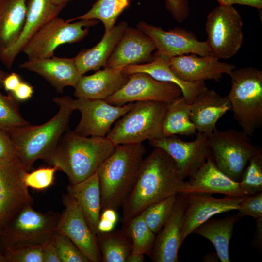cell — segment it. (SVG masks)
Returning a JSON list of instances; mask_svg holds the SVG:
<instances>
[{
	"label": "cell",
	"mask_w": 262,
	"mask_h": 262,
	"mask_svg": "<svg viewBox=\"0 0 262 262\" xmlns=\"http://www.w3.org/2000/svg\"><path fill=\"white\" fill-rule=\"evenodd\" d=\"M128 27L124 21L115 25L94 47L81 50L73 58L77 68L83 75L88 71L98 70L105 64Z\"/></svg>",
	"instance_id": "27"
},
{
	"label": "cell",
	"mask_w": 262,
	"mask_h": 262,
	"mask_svg": "<svg viewBox=\"0 0 262 262\" xmlns=\"http://www.w3.org/2000/svg\"><path fill=\"white\" fill-rule=\"evenodd\" d=\"M227 96L233 117L242 131L252 136L262 126V71L253 67L234 69Z\"/></svg>",
	"instance_id": "5"
},
{
	"label": "cell",
	"mask_w": 262,
	"mask_h": 262,
	"mask_svg": "<svg viewBox=\"0 0 262 262\" xmlns=\"http://www.w3.org/2000/svg\"><path fill=\"white\" fill-rule=\"evenodd\" d=\"M149 142L151 146L163 149L172 158L184 179L193 175L211 156L208 136L200 132L193 141H185L173 135Z\"/></svg>",
	"instance_id": "16"
},
{
	"label": "cell",
	"mask_w": 262,
	"mask_h": 262,
	"mask_svg": "<svg viewBox=\"0 0 262 262\" xmlns=\"http://www.w3.org/2000/svg\"><path fill=\"white\" fill-rule=\"evenodd\" d=\"M18 160L17 149L9 133L0 130V164L9 165Z\"/></svg>",
	"instance_id": "42"
},
{
	"label": "cell",
	"mask_w": 262,
	"mask_h": 262,
	"mask_svg": "<svg viewBox=\"0 0 262 262\" xmlns=\"http://www.w3.org/2000/svg\"><path fill=\"white\" fill-rule=\"evenodd\" d=\"M189 177L186 192L219 193L236 197L248 196L241 189L238 182L217 167L211 156Z\"/></svg>",
	"instance_id": "24"
},
{
	"label": "cell",
	"mask_w": 262,
	"mask_h": 262,
	"mask_svg": "<svg viewBox=\"0 0 262 262\" xmlns=\"http://www.w3.org/2000/svg\"><path fill=\"white\" fill-rule=\"evenodd\" d=\"M60 215L39 212L32 205L25 207L0 231V246H44L52 239Z\"/></svg>",
	"instance_id": "9"
},
{
	"label": "cell",
	"mask_w": 262,
	"mask_h": 262,
	"mask_svg": "<svg viewBox=\"0 0 262 262\" xmlns=\"http://www.w3.org/2000/svg\"><path fill=\"white\" fill-rule=\"evenodd\" d=\"M239 182L240 188L248 195L262 192V150L258 147L249 160Z\"/></svg>",
	"instance_id": "36"
},
{
	"label": "cell",
	"mask_w": 262,
	"mask_h": 262,
	"mask_svg": "<svg viewBox=\"0 0 262 262\" xmlns=\"http://www.w3.org/2000/svg\"><path fill=\"white\" fill-rule=\"evenodd\" d=\"M27 172L19 161L0 164V231L23 208L33 205V198L23 182Z\"/></svg>",
	"instance_id": "13"
},
{
	"label": "cell",
	"mask_w": 262,
	"mask_h": 262,
	"mask_svg": "<svg viewBox=\"0 0 262 262\" xmlns=\"http://www.w3.org/2000/svg\"><path fill=\"white\" fill-rule=\"evenodd\" d=\"M115 147L106 137H85L68 131L47 164L64 172L70 184H75L96 173Z\"/></svg>",
	"instance_id": "3"
},
{
	"label": "cell",
	"mask_w": 262,
	"mask_h": 262,
	"mask_svg": "<svg viewBox=\"0 0 262 262\" xmlns=\"http://www.w3.org/2000/svg\"><path fill=\"white\" fill-rule=\"evenodd\" d=\"M188 185L172 158L155 147L144 158L136 181L122 205V225L149 205L185 192Z\"/></svg>",
	"instance_id": "1"
},
{
	"label": "cell",
	"mask_w": 262,
	"mask_h": 262,
	"mask_svg": "<svg viewBox=\"0 0 262 262\" xmlns=\"http://www.w3.org/2000/svg\"><path fill=\"white\" fill-rule=\"evenodd\" d=\"M21 82L19 76L15 72H12L5 77L2 84L6 91L13 92Z\"/></svg>",
	"instance_id": "46"
},
{
	"label": "cell",
	"mask_w": 262,
	"mask_h": 262,
	"mask_svg": "<svg viewBox=\"0 0 262 262\" xmlns=\"http://www.w3.org/2000/svg\"><path fill=\"white\" fill-rule=\"evenodd\" d=\"M52 3L58 5L65 6L66 4L72 0H50Z\"/></svg>",
	"instance_id": "52"
},
{
	"label": "cell",
	"mask_w": 262,
	"mask_h": 262,
	"mask_svg": "<svg viewBox=\"0 0 262 262\" xmlns=\"http://www.w3.org/2000/svg\"><path fill=\"white\" fill-rule=\"evenodd\" d=\"M256 220V230L253 240V245L260 250L262 246V218Z\"/></svg>",
	"instance_id": "48"
},
{
	"label": "cell",
	"mask_w": 262,
	"mask_h": 262,
	"mask_svg": "<svg viewBox=\"0 0 262 262\" xmlns=\"http://www.w3.org/2000/svg\"><path fill=\"white\" fill-rule=\"evenodd\" d=\"M73 99L68 96L54 98L59 109L50 120L9 133L16 145L18 160L28 172L37 160L48 163L60 138L68 131L70 118L75 110Z\"/></svg>",
	"instance_id": "4"
},
{
	"label": "cell",
	"mask_w": 262,
	"mask_h": 262,
	"mask_svg": "<svg viewBox=\"0 0 262 262\" xmlns=\"http://www.w3.org/2000/svg\"><path fill=\"white\" fill-rule=\"evenodd\" d=\"M242 217L238 214L220 219H209L193 231L212 242L221 262H230L229 244L235 223Z\"/></svg>",
	"instance_id": "30"
},
{
	"label": "cell",
	"mask_w": 262,
	"mask_h": 262,
	"mask_svg": "<svg viewBox=\"0 0 262 262\" xmlns=\"http://www.w3.org/2000/svg\"><path fill=\"white\" fill-rule=\"evenodd\" d=\"M8 74L7 72L0 69V87L3 86V81Z\"/></svg>",
	"instance_id": "53"
},
{
	"label": "cell",
	"mask_w": 262,
	"mask_h": 262,
	"mask_svg": "<svg viewBox=\"0 0 262 262\" xmlns=\"http://www.w3.org/2000/svg\"><path fill=\"white\" fill-rule=\"evenodd\" d=\"M27 0H0V52L11 47L23 27Z\"/></svg>",
	"instance_id": "29"
},
{
	"label": "cell",
	"mask_w": 262,
	"mask_h": 262,
	"mask_svg": "<svg viewBox=\"0 0 262 262\" xmlns=\"http://www.w3.org/2000/svg\"><path fill=\"white\" fill-rule=\"evenodd\" d=\"M211 156L217 167L239 182L242 174L258 146L243 131L216 129L208 136Z\"/></svg>",
	"instance_id": "7"
},
{
	"label": "cell",
	"mask_w": 262,
	"mask_h": 262,
	"mask_svg": "<svg viewBox=\"0 0 262 262\" xmlns=\"http://www.w3.org/2000/svg\"><path fill=\"white\" fill-rule=\"evenodd\" d=\"M137 28L153 40L156 50L154 56L171 58L188 54H210L206 41L199 40L193 32L186 29L175 27L164 31L144 21L139 22Z\"/></svg>",
	"instance_id": "14"
},
{
	"label": "cell",
	"mask_w": 262,
	"mask_h": 262,
	"mask_svg": "<svg viewBox=\"0 0 262 262\" xmlns=\"http://www.w3.org/2000/svg\"><path fill=\"white\" fill-rule=\"evenodd\" d=\"M133 104L134 102H130L115 106L102 99H73L74 109L80 112L81 118L73 131L85 137H106L112 125L127 113Z\"/></svg>",
	"instance_id": "12"
},
{
	"label": "cell",
	"mask_w": 262,
	"mask_h": 262,
	"mask_svg": "<svg viewBox=\"0 0 262 262\" xmlns=\"http://www.w3.org/2000/svg\"><path fill=\"white\" fill-rule=\"evenodd\" d=\"M21 68L35 72L48 81L58 93L67 86L74 88L82 76L78 70L73 58L54 56L35 60H27L20 65Z\"/></svg>",
	"instance_id": "22"
},
{
	"label": "cell",
	"mask_w": 262,
	"mask_h": 262,
	"mask_svg": "<svg viewBox=\"0 0 262 262\" xmlns=\"http://www.w3.org/2000/svg\"><path fill=\"white\" fill-rule=\"evenodd\" d=\"M129 76L121 68H104L88 76H82L75 88L77 98L105 100L121 89Z\"/></svg>",
	"instance_id": "25"
},
{
	"label": "cell",
	"mask_w": 262,
	"mask_h": 262,
	"mask_svg": "<svg viewBox=\"0 0 262 262\" xmlns=\"http://www.w3.org/2000/svg\"><path fill=\"white\" fill-rule=\"evenodd\" d=\"M238 210L241 217L248 215L255 219L262 218V192L246 196L240 203Z\"/></svg>",
	"instance_id": "41"
},
{
	"label": "cell",
	"mask_w": 262,
	"mask_h": 262,
	"mask_svg": "<svg viewBox=\"0 0 262 262\" xmlns=\"http://www.w3.org/2000/svg\"><path fill=\"white\" fill-rule=\"evenodd\" d=\"M131 0H98L86 13L77 17L67 20L74 21L82 19H96L101 21L105 33L115 26L118 16L129 5Z\"/></svg>",
	"instance_id": "33"
},
{
	"label": "cell",
	"mask_w": 262,
	"mask_h": 262,
	"mask_svg": "<svg viewBox=\"0 0 262 262\" xmlns=\"http://www.w3.org/2000/svg\"><path fill=\"white\" fill-rule=\"evenodd\" d=\"M229 110L231 105L227 96L207 88L191 103L190 118L196 131L208 136L217 129L219 119Z\"/></svg>",
	"instance_id": "23"
},
{
	"label": "cell",
	"mask_w": 262,
	"mask_h": 262,
	"mask_svg": "<svg viewBox=\"0 0 262 262\" xmlns=\"http://www.w3.org/2000/svg\"><path fill=\"white\" fill-rule=\"evenodd\" d=\"M165 6L173 18L179 23L183 22L190 13L189 0H165Z\"/></svg>",
	"instance_id": "43"
},
{
	"label": "cell",
	"mask_w": 262,
	"mask_h": 262,
	"mask_svg": "<svg viewBox=\"0 0 262 262\" xmlns=\"http://www.w3.org/2000/svg\"><path fill=\"white\" fill-rule=\"evenodd\" d=\"M190 114L191 104L182 96L168 103L163 122V137L196 134Z\"/></svg>",
	"instance_id": "31"
},
{
	"label": "cell",
	"mask_w": 262,
	"mask_h": 262,
	"mask_svg": "<svg viewBox=\"0 0 262 262\" xmlns=\"http://www.w3.org/2000/svg\"><path fill=\"white\" fill-rule=\"evenodd\" d=\"M219 5L240 4L251 6L261 10L262 0H217Z\"/></svg>",
	"instance_id": "47"
},
{
	"label": "cell",
	"mask_w": 262,
	"mask_h": 262,
	"mask_svg": "<svg viewBox=\"0 0 262 262\" xmlns=\"http://www.w3.org/2000/svg\"><path fill=\"white\" fill-rule=\"evenodd\" d=\"M128 75V82L106 102L115 106L148 101L170 103L182 96L180 88L173 83L157 81L145 73Z\"/></svg>",
	"instance_id": "11"
},
{
	"label": "cell",
	"mask_w": 262,
	"mask_h": 262,
	"mask_svg": "<svg viewBox=\"0 0 262 262\" xmlns=\"http://www.w3.org/2000/svg\"><path fill=\"white\" fill-rule=\"evenodd\" d=\"M100 218L116 224L118 219L116 211L112 209H105L101 211Z\"/></svg>",
	"instance_id": "50"
},
{
	"label": "cell",
	"mask_w": 262,
	"mask_h": 262,
	"mask_svg": "<svg viewBox=\"0 0 262 262\" xmlns=\"http://www.w3.org/2000/svg\"><path fill=\"white\" fill-rule=\"evenodd\" d=\"M15 99L11 93L6 96L0 91V130L8 133L31 125L21 115Z\"/></svg>",
	"instance_id": "35"
},
{
	"label": "cell",
	"mask_w": 262,
	"mask_h": 262,
	"mask_svg": "<svg viewBox=\"0 0 262 262\" xmlns=\"http://www.w3.org/2000/svg\"><path fill=\"white\" fill-rule=\"evenodd\" d=\"M58 170L57 167L51 166L41 167L31 172H27L23 177L26 187L36 190H44L53 184L54 175Z\"/></svg>",
	"instance_id": "40"
},
{
	"label": "cell",
	"mask_w": 262,
	"mask_h": 262,
	"mask_svg": "<svg viewBox=\"0 0 262 262\" xmlns=\"http://www.w3.org/2000/svg\"><path fill=\"white\" fill-rule=\"evenodd\" d=\"M52 240L61 262H90L86 255L65 235L54 231Z\"/></svg>",
	"instance_id": "39"
},
{
	"label": "cell",
	"mask_w": 262,
	"mask_h": 262,
	"mask_svg": "<svg viewBox=\"0 0 262 262\" xmlns=\"http://www.w3.org/2000/svg\"><path fill=\"white\" fill-rule=\"evenodd\" d=\"M67 191L79 206L92 232L97 235L101 212V192L97 173L76 184H70Z\"/></svg>",
	"instance_id": "28"
},
{
	"label": "cell",
	"mask_w": 262,
	"mask_h": 262,
	"mask_svg": "<svg viewBox=\"0 0 262 262\" xmlns=\"http://www.w3.org/2000/svg\"><path fill=\"white\" fill-rule=\"evenodd\" d=\"M103 262H125L132 250V241L124 230L99 232L97 234Z\"/></svg>",
	"instance_id": "32"
},
{
	"label": "cell",
	"mask_w": 262,
	"mask_h": 262,
	"mask_svg": "<svg viewBox=\"0 0 262 262\" xmlns=\"http://www.w3.org/2000/svg\"><path fill=\"white\" fill-rule=\"evenodd\" d=\"M245 196H227L223 198H216L210 193H188L187 205L183 218L180 236L181 245L197 227L212 216L238 210L240 203Z\"/></svg>",
	"instance_id": "17"
},
{
	"label": "cell",
	"mask_w": 262,
	"mask_h": 262,
	"mask_svg": "<svg viewBox=\"0 0 262 262\" xmlns=\"http://www.w3.org/2000/svg\"><path fill=\"white\" fill-rule=\"evenodd\" d=\"M210 54L219 60L234 56L244 40L243 21L232 5H219L208 14L205 22Z\"/></svg>",
	"instance_id": "8"
},
{
	"label": "cell",
	"mask_w": 262,
	"mask_h": 262,
	"mask_svg": "<svg viewBox=\"0 0 262 262\" xmlns=\"http://www.w3.org/2000/svg\"><path fill=\"white\" fill-rule=\"evenodd\" d=\"M187 199V192H181L177 195L176 202L169 218L156 235L150 256L153 262H179L178 252L181 246L180 236Z\"/></svg>",
	"instance_id": "20"
},
{
	"label": "cell",
	"mask_w": 262,
	"mask_h": 262,
	"mask_svg": "<svg viewBox=\"0 0 262 262\" xmlns=\"http://www.w3.org/2000/svg\"><path fill=\"white\" fill-rule=\"evenodd\" d=\"M43 246L17 245L6 246L3 254L6 262H43Z\"/></svg>",
	"instance_id": "38"
},
{
	"label": "cell",
	"mask_w": 262,
	"mask_h": 262,
	"mask_svg": "<svg viewBox=\"0 0 262 262\" xmlns=\"http://www.w3.org/2000/svg\"><path fill=\"white\" fill-rule=\"evenodd\" d=\"M145 255L131 252L127 256L125 262H143Z\"/></svg>",
	"instance_id": "51"
},
{
	"label": "cell",
	"mask_w": 262,
	"mask_h": 262,
	"mask_svg": "<svg viewBox=\"0 0 262 262\" xmlns=\"http://www.w3.org/2000/svg\"><path fill=\"white\" fill-rule=\"evenodd\" d=\"M122 226V229L131 240V252L150 257L156 235L149 228L142 214L136 216Z\"/></svg>",
	"instance_id": "34"
},
{
	"label": "cell",
	"mask_w": 262,
	"mask_h": 262,
	"mask_svg": "<svg viewBox=\"0 0 262 262\" xmlns=\"http://www.w3.org/2000/svg\"><path fill=\"white\" fill-rule=\"evenodd\" d=\"M64 7L50 0H27L26 16L19 36L11 47L0 52V60L7 68H11L16 57L38 30L57 17Z\"/></svg>",
	"instance_id": "18"
},
{
	"label": "cell",
	"mask_w": 262,
	"mask_h": 262,
	"mask_svg": "<svg viewBox=\"0 0 262 262\" xmlns=\"http://www.w3.org/2000/svg\"><path fill=\"white\" fill-rule=\"evenodd\" d=\"M43 262H61L52 238L49 242L43 246Z\"/></svg>",
	"instance_id": "44"
},
{
	"label": "cell",
	"mask_w": 262,
	"mask_h": 262,
	"mask_svg": "<svg viewBox=\"0 0 262 262\" xmlns=\"http://www.w3.org/2000/svg\"><path fill=\"white\" fill-rule=\"evenodd\" d=\"M98 23L96 19H82L71 23L56 17L38 30L22 52L28 60L50 58L54 56L58 46L81 41L88 34L89 28Z\"/></svg>",
	"instance_id": "10"
},
{
	"label": "cell",
	"mask_w": 262,
	"mask_h": 262,
	"mask_svg": "<svg viewBox=\"0 0 262 262\" xmlns=\"http://www.w3.org/2000/svg\"><path fill=\"white\" fill-rule=\"evenodd\" d=\"M63 199L65 209L54 231L68 237L90 262H102L97 235L91 231L79 206L67 193Z\"/></svg>",
	"instance_id": "15"
},
{
	"label": "cell",
	"mask_w": 262,
	"mask_h": 262,
	"mask_svg": "<svg viewBox=\"0 0 262 262\" xmlns=\"http://www.w3.org/2000/svg\"><path fill=\"white\" fill-rule=\"evenodd\" d=\"M172 71L181 80L187 82H219L225 74L229 75L236 68L231 63L221 62L213 56L196 54L182 55L170 59Z\"/></svg>",
	"instance_id": "19"
},
{
	"label": "cell",
	"mask_w": 262,
	"mask_h": 262,
	"mask_svg": "<svg viewBox=\"0 0 262 262\" xmlns=\"http://www.w3.org/2000/svg\"><path fill=\"white\" fill-rule=\"evenodd\" d=\"M115 224L111 221L99 218L98 226V233L111 231L113 230Z\"/></svg>",
	"instance_id": "49"
},
{
	"label": "cell",
	"mask_w": 262,
	"mask_h": 262,
	"mask_svg": "<svg viewBox=\"0 0 262 262\" xmlns=\"http://www.w3.org/2000/svg\"><path fill=\"white\" fill-rule=\"evenodd\" d=\"M170 59L162 56L153 55V60L151 62L126 66L122 69V72L126 75L145 73L157 81L175 84L180 88L182 96L191 104L197 95L207 88L205 82H192L181 80L171 69Z\"/></svg>",
	"instance_id": "26"
},
{
	"label": "cell",
	"mask_w": 262,
	"mask_h": 262,
	"mask_svg": "<svg viewBox=\"0 0 262 262\" xmlns=\"http://www.w3.org/2000/svg\"><path fill=\"white\" fill-rule=\"evenodd\" d=\"M33 92V86L27 83L21 82L13 93V96L17 100L25 101L32 96Z\"/></svg>",
	"instance_id": "45"
},
{
	"label": "cell",
	"mask_w": 262,
	"mask_h": 262,
	"mask_svg": "<svg viewBox=\"0 0 262 262\" xmlns=\"http://www.w3.org/2000/svg\"><path fill=\"white\" fill-rule=\"evenodd\" d=\"M156 49L153 40L138 28L128 27L104 68L122 69L132 65L149 63Z\"/></svg>",
	"instance_id": "21"
},
{
	"label": "cell",
	"mask_w": 262,
	"mask_h": 262,
	"mask_svg": "<svg viewBox=\"0 0 262 262\" xmlns=\"http://www.w3.org/2000/svg\"><path fill=\"white\" fill-rule=\"evenodd\" d=\"M0 262H6L5 258L1 250V246L0 244Z\"/></svg>",
	"instance_id": "54"
},
{
	"label": "cell",
	"mask_w": 262,
	"mask_h": 262,
	"mask_svg": "<svg viewBox=\"0 0 262 262\" xmlns=\"http://www.w3.org/2000/svg\"><path fill=\"white\" fill-rule=\"evenodd\" d=\"M168 103L148 101L134 102L132 107L119 118L106 137L115 146L142 143L163 137L162 125Z\"/></svg>",
	"instance_id": "6"
},
{
	"label": "cell",
	"mask_w": 262,
	"mask_h": 262,
	"mask_svg": "<svg viewBox=\"0 0 262 262\" xmlns=\"http://www.w3.org/2000/svg\"><path fill=\"white\" fill-rule=\"evenodd\" d=\"M146 153L142 143L117 145L98 166L96 173L101 211L107 209L117 211L122 207L136 181Z\"/></svg>",
	"instance_id": "2"
},
{
	"label": "cell",
	"mask_w": 262,
	"mask_h": 262,
	"mask_svg": "<svg viewBox=\"0 0 262 262\" xmlns=\"http://www.w3.org/2000/svg\"><path fill=\"white\" fill-rule=\"evenodd\" d=\"M177 195L149 205L141 213L147 224L156 235L169 218L176 202Z\"/></svg>",
	"instance_id": "37"
}]
</instances>
